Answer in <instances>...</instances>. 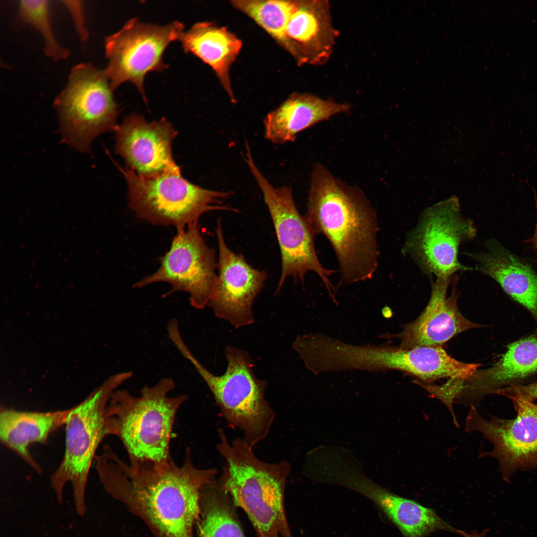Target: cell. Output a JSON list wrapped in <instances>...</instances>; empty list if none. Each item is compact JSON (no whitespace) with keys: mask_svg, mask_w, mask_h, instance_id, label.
Returning <instances> with one entry per match:
<instances>
[{"mask_svg":"<svg viewBox=\"0 0 537 537\" xmlns=\"http://www.w3.org/2000/svg\"><path fill=\"white\" fill-rule=\"evenodd\" d=\"M94 462L107 492L139 517L156 537H193L201 490L216 480V469L195 466L189 449L179 465L172 458L126 462L107 444Z\"/></svg>","mask_w":537,"mask_h":537,"instance_id":"obj_1","label":"cell"},{"mask_svg":"<svg viewBox=\"0 0 537 537\" xmlns=\"http://www.w3.org/2000/svg\"><path fill=\"white\" fill-rule=\"evenodd\" d=\"M305 216L315 234L328 240L337 256L341 284L370 279L379 251L376 212L363 191L336 178L316 163L310 176Z\"/></svg>","mask_w":537,"mask_h":537,"instance_id":"obj_2","label":"cell"},{"mask_svg":"<svg viewBox=\"0 0 537 537\" xmlns=\"http://www.w3.org/2000/svg\"><path fill=\"white\" fill-rule=\"evenodd\" d=\"M217 449L225 461L219 483L234 505L248 517L258 537H293L284 508V491L291 465L259 459L242 438L229 441L218 430Z\"/></svg>","mask_w":537,"mask_h":537,"instance_id":"obj_3","label":"cell"},{"mask_svg":"<svg viewBox=\"0 0 537 537\" xmlns=\"http://www.w3.org/2000/svg\"><path fill=\"white\" fill-rule=\"evenodd\" d=\"M171 378L144 386L138 396L118 389L107 407L109 435L118 437L129 460L164 462L171 459L170 442L177 412L186 395L170 396L175 388Z\"/></svg>","mask_w":537,"mask_h":537,"instance_id":"obj_4","label":"cell"},{"mask_svg":"<svg viewBox=\"0 0 537 537\" xmlns=\"http://www.w3.org/2000/svg\"><path fill=\"white\" fill-rule=\"evenodd\" d=\"M169 337L204 380L228 423L242 432L244 441L253 448L266 438L276 414L265 396L267 383L254 373L248 352L227 346V368L223 375L217 376L194 357L179 330L172 331Z\"/></svg>","mask_w":537,"mask_h":537,"instance_id":"obj_5","label":"cell"},{"mask_svg":"<svg viewBox=\"0 0 537 537\" xmlns=\"http://www.w3.org/2000/svg\"><path fill=\"white\" fill-rule=\"evenodd\" d=\"M122 172L129 189V206L140 218L154 225H173L177 230L198 223L204 213L215 210L238 212L222 200L231 191L209 190L183 178L176 167L153 176L129 168Z\"/></svg>","mask_w":537,"mask_h":537,"instance_id":"obj_6","label":"cell"},{"mask_svg":"<svg viewBox=\"0 0 537 537\" xmlns=\"http://www.w3.org/2000/svg\"><path fill=\"white\" fill-rule=\"evenodd\" d=\"M131 378L128 371L115 374L87 398L70 408L65 424V450L50 477L59 498L66 483L72 485L76 507L84 505L86 486L99 446L109 435L107 407L113 393Z\"/></svg>","mask_w":537,"mask_h":537,"instance_id":"obj_7","label":"cell"},{"mask_svg":"<svg viewBox=\"0 0 537 537\" xmlns=\"http://www.w3.org/2000/svg\"><path fill=\"white\" fill-rule=\"evenodd\" d=\"M113 91L105 69L89 63L72 68L54 102L65 143L88 152L97 136L116 129L118 110Z\"/></svg>","mask_w":537,"mask_h":537,"instance_id":"obj_8","label":"cell"},{"mask_svg":"<svg viewBox=\"0 0 537 537\" xmlns=\"http://www.w3.org/2000/svg\"><path fill=\"white\" fill-rule=\"evenodd\" d=\"M246 150L244 158L268 209L280 250L281 273L276 292L288 277H293L303 283L305 274L312 271L319 276L330 297L335 299V288L329 280L335 271L325 268L320 262L314 244L316 234L306 217L297 209L291 187H275L271 184L255 164L250 149Z\"/></svg>","mask_w":537,"mask_h":537,"instance_id":"obj_9","label":"cell"},{"mask_svg":"<svg viewBox=\"0 0 537 537\" xmlns=\"http://www.w3.org/2000/svg\"><path fill=\"white\" fill-rule=\"evenodd\" d=\"M472 220L460 212L456 198H451L427 208L416 227L407 236L404 247L421 269L438 278L453 276L472 268L461 264L458 258L462 243L476 235Z\"/></svg>","mask_w":537,"mask_h":537,"instance_id":"obj_10","label":"cell"},{"mask_svg":"<svg viewBox=\"0 0 537 537\" xmlns=\"http://www.w3.org/2000/svg\"><path fill=\"white\" fill-rule=\"evenodd\" d=\"M184 31V25L178 21L159 25L145 23L135 18L107 36L105 49L108 64L105 69L112 89L130 82L146 101L145 77L149 72L167 68L164 53L171 42L179 40Z\"/></svg>","mask_w":537,"mask_h":537,"instance_id":"obj_11","label":"cell"},{"mask_svg":"<svg viewBox=\"0 0 537 537\" xmlns=\"http://www.w3.org/2000/svg\"><path fill=\"white\" fill-rule=\"evenodd\" d=\"M216 251L204 242L198 227L192 224L177 230L169 250L160 259L154 273L135 283L141 288L156 282L172 287L165 294L187 293L190 305L197 309L207 306L217 280Z\"/></svg>","mask_w":537,"mask_h":537,"instance_id":"obj_12","label":"cell"},{"mask_svg":"<svg viewBox=\"0 0 537 537\" xmlns=\"http://www.w3.org/2000/svg\"><path fill=\"white\" fill-rule=\"evenodd\" d=\"M511 400L517 412L514 419L488 420L472 406L465 424L466 432H479L492 443V450L479 457L496 459L507 482L517 471L537 470V404L520 398Z\"/></svg>","mask_w":537,"mask_h":537,"instance_id":"obj_13","label":"cell"},{"mask_svg":"<svg viewBox=\"0 0 537 537\" xmlns=\"http://www.w3.org/2000/svg\"><path fill=\"white\" fill-rule=\"evenodd\" d=\"M216 234L219 257L217 280L207 306L215 316L236 328L254 322L252 306L263 287L267 274L253 268L241 254L231 250L225 242L221 220L217 222Z\"/></svg>","mask_w":537,"mask_h":537,"instance_id":"obj_14","label":"cell"},{"mask_svg":"<svg viewBox=\"0 0 537 537\" xmlns=\"http://www.w3.org/2000/svg\"><path fill=\"white\" fill-rule=\"evenodd\" d=\"M362 371L397 370L412 374L424 384L436 380L465 379L479 365L458 361L439 347H417L409 349L390 345H362L358 353Z\"/></svg>","mask_w":537,"mask_h":537,"instance_id":"obj_15","label":"cell"},{"mask_svg":"<svg viewBox=\"0 0 537 537\" xmlns=\"http://www.w3.org/2000/svg\"><path fill=\"white\" fill-rule=\"evenodd\" d=\"M277 43L298 65H322L329 60L339 31L327 0H295Z\"/></svg>","mask_w":537,"mask_h":537,"instance_id":"obj_16","label":"cell"},{"mask_svg":"<svg viewBox=\"0 0 537 537\" xmlns=\"http://www.w3.org/2000/svg\"><path fill=\"white\" fill-rule=\"evenodd\" d=\"M456 276L436 278L432 283L428 304L414 321L395 334H382L383 338L398 339L405 349L417 347H439L455 335L480 325L466 319L458 307L456 281L448 295L449 287Z\"/></svg>","mask_w":537,"mask_h":537,"instance_id":"obj_17","label":"cell"},{"mask_svg":"<svg viewBox=\"0 0 537 537\" xmlns=\"http://www.w3.org/2000/svg\"><path fill=\"white\" fill-rule=\"evenodd\" d=\"M116 130V153L137 174L153 176L178 166L172 152L177 132L167 120L148 122L132 114Z\"/></svg>","mask_w":537,"mask_h":537,"instance_id":"obj_18","label":"cell"},{"mask_svg":"<svg viewBox=\"0 0 537 537\" xmlns=\"http://www.w3.org/2000/svg\"><path fill=\"white\" fill-rule=\"evenodd\" d=\"M537 372V331L510 344L491 366L477 369L469 377L459 379L461 392L455 403L477 408L487 395L517 385Z\"/></svg>","mask_w":537,"mask_h":537,"instance_id":"obj_19","label":"cell"},{"mask_svg":"<svg viewBox=\"0 0 537 537\" xmlns=\"http://www.w3.org/2000/svg\"><path fill=\"white\" fill-rule=\"evenodd\" d=\"M350 108L311 93H293L264 118V137L275 144L294 142L300 132Z\"/></svg>","mask_w":537,"mask_h":537,"instance_id":"obj_20","label":"cell"},{"mask_svg":"<svg viewBox=\"0 0 537 537\" xmlns=\"http://www.w3.org/2000/svg\"><path fill=\"white\" fill-rule=\"evenodd\" d=\"M486 246L485 252L468 254L477 262V269L495 280L537 322V274L497 241L489 240Z\"/></svg>","mask_w":537,"mask_h":537,"instance_id":"obj_21","label":"cell"},{"mask_svg":"<svg viewBox=\"0 0 537 537\" xmlns=\"http://www.w3.org/2000/svg\"><path fill=\"white\" fill-rule=\"evenodd\" d=\"M70 408L52 411H30L1 406L0 439L38 473L42 468L30 451L35 443H44L50 435L64 426Z\"/></svg>","mask_w":537,"mask_h":537,"instance_id":"obj_22","label":"cell"},{"mask_svg":"<svg viewBox=\"0 0 537 537\" xmlns=\"http://www.w3.org/2000/svg\"><path fill=\"white\" fill-rule=\"evenodd\" d=\"M179 40L186 52L213 70L231 102L235 103L230 71L242 49V41L226 27L208 21L196 23L183 32Z\"/></svg>","mask_w":537,"mask_h":537,"instance_id":"obj_23","label":"cell"},{"mask_svg":"<svg viewBox=\"0 0 537 537\" xmlns=\"http://www.w3.org/2000/svg\"><path fill=\"white\" fill-rule=\"evenodd\" d=\"M365 497L372 501L404 537H428L437 530L464 536L465 531L443 520L431 508L399 496L376 483L367 489Z\"/></svg>","mask_w":537,"mask_h":537,"instance_id":"obj_24","label":"cell"},{"mask_svg":"<svg viewBox=\"0 0 537 537\" xmlns=\"http://www.w3.org/2000/svg\"><path fill=\"white\" fill-rule=\"evenodd\" d=\"M200 514L196 524L198 537H245L232 499L216 480L200 493Z\"/></svg>","mask_w":537,"mask_h":537,"instance_id":"obj_25","label":"cell"},{"mask_svg":"<svg viewBox=\"0 0 537 537\" xmlns=\"http://www.w3.org/2000/svg\"><path fill=\"white\" fill-rule=\"evenodd\" d=\"M48 0H25L19 1V12L22 20L36 29L42 35L45 43L46 55L55 61L66 59L69 51L61 46L56 39L49 15Z\"/></svg>","mask_w":537,"mask_h":537,"instance_id":"obj_26","label":"cell"},{"mask_svg":"<svg viewBox=\"0 0 537 537\" xmlns=\"http://www.w3.org/2000/svg\"><path fill=\"white\" fill-rule=\"evenodd\" d=\"M498 394L510 399L520 398L533 402L537 399V382L527 385H515L506 387L499 390Z\"/></svg>","mask_w":537,"mask_h":537,"instance_id":"obj_27","label":"cell"},{"mask_svg":"<svg viewBox=\"0 0 537 537\" xmlns=\"http://www.w3.org/2000/svg\"><path fill=\"white\" fill-rule=\"evenodd\" d=\"M63 2H65V5L69 9L74 19L76 27L81 39L83 41L85 40L87 37V32L85 29L82 4L80 3V1H79L78 3H76V1H74V3L73 1Z\"/></svg>","mask_w":537,"mask_h":537,"instance_id":"obj_28","label":"cell"},{"mask_svg":"<svg viewBox=\"0 0 537 537\" xmlns=\"http://www.w3.org/2000/svg\"><path fill=\"white\" fill-rule=\"evenodd\" d=\"M535 197L536 209V221L535 223V228L533 236L528 240V241L532 244L534 249L536 251L537 253V199L536 193H535Z\"/></svg>","mask_w":537,"mask_h":537,"instance_id":"obj_29","label":"cell"},{"mask_svg":"<svg viewBox=\"0 0 537 537\" xmlns=\"http://www.w3.org/2000/svg\"><path fill=\"white\" fill-rule=\"evenodd\" d=\"M487 530H484L482 532H479L476 531H473L471 533H467L466 532L464 537H487Z\"/></svg>","mask_w":537,"mask_h":537,"instance_id":"obj_30","label":"cell"}]
</instances>
